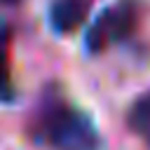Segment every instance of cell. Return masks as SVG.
I'll return each mask as SVG.
<instances>
[{
	"label": "cell",
	"instance_id": "obj_1",
	"mask_svg": "<svg viewBox=\"0 0 150 150\" xmlns=\"http://www.w3.org/2000/svg\"><path fill=\"white\" fill-rule=\"evenodd\" d=\"M28 136L47 150H101L103 143L94 120L54 87L40 96L28 120Z\"/></svg>",
	"mask_w": 150,
	"mask_h": 150
},
{
	"label": "cell",
	"instance_id": "obj_2",
	"mask_svg": "<svg viewBox=\"0 0 150 150\" xmlns=\"http://www.w3.org/2000/svg\"><path fill=\"white\" fill-rule=\"evenodd\" d=\"M143 2L141 0H117L101 9V14L91 21L84 33V49L87 54H103L110 47L129 40L143 19Z\"/></svg>",
	"mask_w": 150,
	"mask_h": 150
},
{
	"label": "cell",
	"instance_id": "obj_3",
	"mask_svg": "<svg viewBox=\"0 0 150 150\" xmlns=\"http://www.w3.org/2000/svg\"><path fill=\"white\" fill-rule=\"evenodd\" d=\"M94 0H52L47 9V21L56 35H73L84 26Z\"/></svg>",
	"mask_w": 150,
	"mask_h": 150
},
{
	"label": "cell",
	"instance_id": "obj_4",
	"mask_svg": "<svg viewBox=\"0 0 150 150\" xmlns=\"http://www.w3.org/2000/svg\"><path fill=\"white\" fill-rule=\"evenodd\" d=\"M12 26L7 21H0V103L16 101V84L12 75Z\"/></svg>",
	"mask_w": 150,
	"mask_h": 150
},
{
	"label": "cell",
	"instance_id": "obj_5",
	"mask_svg": "<svg viewBox=\"0 0 150 150\" xmlns=\"http://www.w3.org/2000/svg\"><path fill=\"white\" fill-rule=\"evenodd\" d=\"M127 127L145 145V150H150V91H143L134 98L127 110Z\"/></svg>",
	"mask_w": 150,
	"mask_h": 150
},
{
	"label": "cell",
	"instance_id": "obj_6",
	"mask_svg": "<svg viewBox=\"0 0 150 150\" xmlns=\"http://www.w3.org/2000/svg\"><path fill=\"white\" fill-rule=\"evenodd\" d=\"M23 0H0V9L2 7H19Z\"/></svg>",
	"mask_w": 150,
	"mask_h": 150
}]
</instances>
